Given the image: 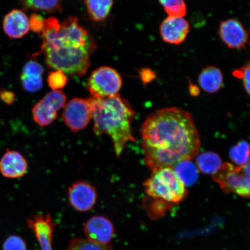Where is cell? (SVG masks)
<instances>
[{"label": "cell", "mask_w": 250, "mask_h": 250, "mask_svg": "<svg viewBox=\"0 0 250 250\" xmlns=\"http://www.w3.org/2000/svg\"><path fill=\"white\" fill-rule=\"evenodd\" d=\"M140 132L144 161L152 171L191 161L201 147L191 115L179 108H165L149 115Z\"/></svg>", "instance_id": "cell-1"}, {"label": "cell", "mask_w": 250, "mask_h": 250, "mask_svg": "<svg viewBox=\"0 0 250 250\" xmlns=\"http://www.w3.org/2000/svg\"><path fill=\"white\" fill-rule=\"evenodd\" d=\"M96 135L107 134L113 143L117 157L123 154L125 146L135 139L132 123L135 112L126 100L119 95L104 98L88 99Z\"/></svg>", "instance_id": "cell-2"}, {"label": "cell", "mask_w": 250, "mask_h": 250, "mask_svg": "<svg viewBox=\"0 0 250 250\" xmlns=\"http://www.w3.org/2000/svg\"><path fill=\"white\" fill-rule=\"evenodd\" d=\"M92 47L42 45L45 62L49 68L70 76L82 77L90 65Z\"/></svg>", "instance_id": "cell-3"}, {"label": "cell", "mask_w": 250, "mask_h": 250, "mask_svg": "<svg viewBox=\"0 0 250 250\" xmlns=\"http://www.w3.org/2000/svg\"><path fill=\"white\" fill-rule=\"evenodd\" d=\"M144 187L150 198L169 205L179 204L188 195L186 186L171 167L153 171Z\"/></svg>", "instance_id": "cell-4"}, {"label": "cell", "mask_w": 250, "mask_h": 250, "mask_svg": "<svg viewBox=\"0 0 250 250\" xmlns=\"http://www.w3.org/2000/svg\"><path fill=\"white\" fill-rule=\"evenodd\" d=\"M212 179L224 192L250 198V156L242 165L224 163L212 175Z\"/></svg>", "instance_id": "cell-5"}, {"label": "cell", "mask_w": 250, "mask_h": 250, "mask_svg": "<svg viewBox=\"0 0 250 250\" xmlns=\"http://www.w3.org/2000/svg\"><path fill=\"white\" fill-rule=\"evenodd\" d=\"M123 85L121 77L114 68L102 67L94 71L87 83L92 98H104L118 95Z\"/></svg>", "instance_id": "cell-6"}, {"label": "cell", "mask_w": 250, "mask_h": 250, "mask_svg": "<svg viewBox=\"0 0 250 250\" xmlns=\"http://www.w3.org/2000/svg\"><path fill=\"white\" fill-rule=\"evenodd\" d=\"M66 100L61 90L47 93L32 109L34 121L42 127L51 125L58 118V112L64 107Z\"/></svg>", "instance_id": "cell-7"}, {"label": "cell", "mask_w": 250, "mask_h": 250, "mask_svg": "<svg viewBox=\"0 0 250 250\" xmlns=\"http://www.w3.org/2000/svg\"><path fill=\"white\" fill-rule=\"evenodd\" d=\"M62 118L69 129L79 132L87 126L92 118L91 108L88 99L74 98L65 103Z\"/></svg>", "instance_id": "cell-8"}, {"label": "cell", "mask_w": 250, "mask_h": 250, "mask_svg": "<svg viewBox=\"0 0 250 250\" xmlns=\"http://www.w3.org/2000/svg\"><path fill=\"white\" fill-rule=\"evenodd\" d=\"M218 33L222 42L230 49H245L249 44V31L236 19L222 21Z\"/></svg>", "instance_id": "cell-9"}, {"label": "cell", "mask_w": 250, "mask_h": 250, "mask_svg": "<svg viewBox=\"0 0 250 250\" xmlns=\"http://www.w3.org/2000/svg\"><path fill=\"white\" fill-rule=\"evenodd\" d=\"M86 239L101 246H107L113 238L115 229L113 224L103 215L90 218L83 227Z\"/></svg>", "instance_id": "cell-10"}, {"label": "cell", "mask_w": 250, "mask_h": 250, "mask_svg": "<svg viewBox=\"0 0 250 250\" xmlns=\"http://www.w3.org/2000/svg\"><path fill=\"white\" fill-rule=\"evenodd\" d=\"M68 201L72 208L80 212L92 210L95 206L98 193L95 187L85 181H78L68 190Z\"/></svg>", "instance_id": "cell-11"}, {"label": "cell", "mask_w": 250, "mask_h": 250, "mask_svg": "<svg viewBox=\"0 0 250 250\" xmlns=\"http://www.w3.org/2000/svg\"><path fill=\"white\" fill-rule=\"evenodd\" d=\"M27 227L32 231L41 250H53L52 242L55 222L49 214H38L27 220Z\"/></svg>", "instance_id": "cell-12"}, {"label": "cell", "mask_w": 250, "mask_h": 250, "mask_svg": "<svg viewBox=\"0 0 250 250\" xmlns=\"http://www.w3.org/2000/svg\"><path fill=\"white\" fill-rule=\"evenodd\" d=\"M189 24L184 17H168L162 21L160 33L162 40L170 44L180 45L189 32Z\"/></svg>", "instance_id": "cell-13"}, {"label": "cell", "mask_w": 250, "mask_h": 250, "mask_svg": "<svg viewBox=\"0 0 250 250\" xmlns=\"http://www.w3.org/2000/svg\"><path fill=\"white\" fill-rule=\"evenodd\" d=\"M27 161L17 151L7 149L0 159V173L8 179H18L26 174Z\"/></svg>", "instance_id": "cell-14"}, {"label": "cell", "mask_w": 250, "mask_h": 250, "mask_svg": "<svg viewBox=\"0 0 250 250\" xmlns=\"http://www.w3.org/2000/svg\"><path fill=\"white\" fill-rule=\"evenodd\" d=\"M2 27L6 35L9 38H22L30 29L29 18L23 11L13 9L5 16Z\"/></svg>", "instance_id": "cell-15"}, {"label": "cell", "mask_w": 250, "mask_h": 250, "mask_svg": "<svg viewBox=\"0 0 250 250\" xmlns=\"http://www.w3.org/2000/svg\"><path fill=\"white\" fill-rule=\"evenodd\" d=\"M224 83V77L220 68L208 65L203 68L198 77V83L205 92L214 93L218 91Z\"/></svg>", "instance_id": "cell-16"}, {"label": "cell", "mask_w": 250, "mask_h": 250, "mask_svg": "<svg viewBox=\"0 0 250 250\" xmlns=\"http://www.w3.org/2000/svg\"><path fill=\"white\" fill-rule=\"evenodd\" d=\"M87 11L94 21H102L107 19L114 0H85Z\"/></svg>", "instance_id": "cell-17"}, {"label": "cell", "mask_w": 250, "mask_h": 250, "mask_svg": "<svg viewBox=\"0 0 250 250\" xmlns=\"http://www.w3.org/2000/svg\"><path fill=\"white\" fill-rule=\"evenodd\" d=\"M196 157L197 167L200 171L205 174L213 175L223 164L221 158L216 153L203 152Z\"/></svg>", "instance_id": "cell-18"}, {"label": "cell", "mask_w": 250, "mask_h": 250, "mask_svg": "<svg viewBox=\"0 0 250 250\" xmlns=\"http://www.w3.org/2000/svg\"><path fill=\"white\" fill-rule=\"evenodd\" d=\"M64 0H21L23 7L29 10L55 12L62 11Z\"/></svg>", "instance_id": "cell-19"}, {"label": "cell", "mask_w": 250, "mask_h": 250, "mask_svg": "<svg viewBox=\"0 0 250 250\" xmlns=\"http://www.w3.org/2000/svg\"><path fill=\"white\" fill-rule=\"evenodd\" d=\"M173 168L177 176L184 185L190 186L195 183L198 178V170L190 161H185L175 166Z\"/></svg>", "instance_id": "cell-20"}, {"label": "cell", "mask_w": 250, "mask_h": 250, "mask_svg": "<svg viewBox=\"0 0 250 250\" xmlns=\"http://www.w3.org/2000/svg\"><path fill=\"white\" fill-rule=\"evenodd\" d=\"M229 156L235 165H242L249 161L250 156V145L246 142H240L231 148Z\"/></svg>", "instance_id": "cell-21"}, {"label": "cell", "mask_w": 250, "mask_h": 250, "mask_svg": "<svg viewBox=\"0 0 250 250\" xmlns=\"http://www.w3.org/2000/svg\"><path fill=\"white\" fill-rule=\"evenodd\" d=\"M166 13L169 17H184L187 14L184 0H159Z\"/></svg>", "instance_id": "cell-22"}, {"label": "cell", "mask_w": 250, "mask_h": 250, "mask_svg": "<svg viewBox=\"0 0 250 250\" xmlns=\"http://www.w3.org/2000/svg\"><path fill=\"white\" fill-rule=\"evenodd\" d=\"M65 250H113V249L110 245H98L86 239L75 237L70 240Z\"/></svg>", "instance_id": "cell-23"}, {"label": "cell", "mask_w": 250, "mask_h": 250, "mask_svg": "<svg viewBox=\"0 0 250 250\" xmlns=\"http://www.w3.org/2000/svg\"><path fill=\"white\" fill-rule=\"evenodd\" d=\"M21 83L25 90L35 93L42 89L43 86L42 77L21 75Z\"/></svg>", "instance_id": "cell-24"}, {"label": "cell", "mask_w": 250, "mask_h": 250, "mask_svg": "<svg viewBox=\"0 0 250 250\" xmlns=\"http://www.w3.org/2000/svg\"><path fill=\"white\" fill-rule=\"evenodd\" d=\"M48 83L53 91H58L66 85L67 78L66 75L62 71L56 70L49 74Z\"/></svg>", "instance_id": "cell-25"}, {"label": "cell", "mask_w": 250, "mask_h": 250, "mask_svg": "<svg viewBox=\"0 0 250 250\" xmlns=\"http://www.w3.org/2000/svg\"><path fill=\"white\" fill-rule=\"evenodd\" d=\"M2 250H27V245L21 237L11 235L2 244Z\"/></svg>", "instance_id": "cell-26"}, {"label": "cell", "mask_w": 250, "mask_h": 250, "mask_svg": "<svg viewBox=\"0 0 250 250\" xmlns=\"http://www.w3.org/2000/svg\"><path fill=\"white\" fill-rule=\"evenodd\" d=\"M233 76L243 81L244 87L250 96V61L239 70L233 72Z\"/></svg>", "instance_id": "cell-27"}, {"label": "cell", "mask_w": 250, "mask_h": 250, "mask_svg": "<svg viewBox=\"0 0 250 250\" xmlns=\"http://www.w3.org/2000/svg\"><path fill=\"white\" fill-rule=\"evenodd\" d=\"M44 69L42 65L35 61H30L24 64L22 73L24 76L42 77Z\"/></svg>", "instance_id": "cell-28"}, {"label": "cell", "mask_w": 250, "mask_h": 250, "mask_svg": "<svg viewBox=\"0 0 250 250\" xmlns=\"http://www.w3.org/2000/svg\"><path fill=\"white\" fill-rule=\"evenodd\" d=\"M30 29L33 32L41 34L42 32L44 20L41 16L33 14L29 19Z\"/></svg>", "instance_id": "cell-29"}, {"label": "cell", "mask_w": 250, "mask_h": 250, "mask_svg": "<svg viewBox=\"0 0 250 250\" xmlns=\"http://www.w3.org/2000/svg\"><path fill=\"white\" fill-rule=\"evenodd\" d=\"M139 74L141 80L145 84L151 83L157 77L154 71L148 68H143L140 71Z\"/></svg>", "instance_id": "cell-30"}, {"label": "cell", "mask_w": 250, "mask_h": 250, "mask_svg": "<svg viewBox=\"0 0 250 250\" xmlns=\"http://www.w3.org/2000/svg\"><path fill=\"white\" fill-rule=\"evenodd\" d=\"M15 95L14 92L2 89L0 90V99L8 105H11L15 101Z\"/></svg>", "instance_id": "cell-31"}, {"label": "cell", "mask_w": 250, "mask_h": 250, "mask_svg": "<svg viewBox=\"0 0 250 250\" xmlns=\"http://www.w3.org/2000/svg\"><path fill=\"white\" fill-rule=\"evenodd\" d=\"M189 81V90L190 95L192 96H197L199 95L200 90L198 86L194 85L191 82V81L188 80Z\"/></svg>", "instance_id": "cell-32"}]
</instances>
